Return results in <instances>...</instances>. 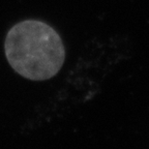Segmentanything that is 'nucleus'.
Masks as SVG:
<instances>
[{"label": "nucleus", "instance_id": "f257e3e1", "mask_svg": "<svg viewBox=\"0 0 149 149\" xmlns=\"http://www.w3.org/2000/svg\"><path fill=\"white\" fill-rule=\"evenodd\" d=\"M5 56L13 68L32 81L53 78L62 68L65 49L54 28L37 20L13 26L4 42Z\"/></svg>", "mask_w": 149, "mask_h": 149}]
</instances>
